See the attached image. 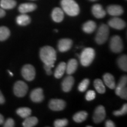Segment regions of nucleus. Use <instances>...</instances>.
I'll return each instance as SVG.
<instances>
[{"instance_id": "nucleus-2", "label": "nucleus", "mask_w": 127, "mask_h": 127, "mask_svg": "<svg viewBox=\"0 0 127 127\" xmlns=\"http://www.w3.org/2000/svg\"><path fill=\"white\" fill-rule=\"evenodd\" d=\"M61 5L63 11L71 17H75L79 13V5L74 0H61Z\"/></svg>"}, {"instance_id": "nucleus-15", "label": "nucleus", "mask_w": 127, "mask_h": 127, "mask_svg": "<svg viewBox=\"0 0 127 127\" xmlns=\"http://www.w3.org/2000/svg\"><path fill=\"white\" fill-rule=\"evenodd\" d=\"M107 12L113 17H118L123 14L124 9L121 6L118 5H111L107 7Z\"/></svg>"}, {"instance_id": "nucleus-24", "label": "nucleus", "mask_w": 127, "mask_h": 127, "mask_svg": "<svg viewBox=\"0 0 127 127\" xmlns=\"http://www.w3.org/2000/svg\"><path fill=\"white\" fill-rule=\"evenodd\" d=\"M88 117V113L85 111H81L74 114L72 118L74 121L77 123H81L85 121Z\"/></svg>"}, {"instance_id": "nucleus-7", "label": "nucleus", "mask_w": 127, "mask_h": 127, "mask_svg": "<svg viewBox=\"0 0 127 127\" xmlns=\"http://www.w3.org/2000/svg\"><path fill=\"white\" fill-rule=\"evenodd\" d=\"M28 90L27 84L22 81H18L14 84V93L18 97H23L27 94Z\"/></svg>"}, {"instance_id": "nucleus-13", "label": "nucleus", "mask_w": 127, "mask_h": 127, "mask_svg": "<svg viewBox=\"0 0 127 127\" xmlns=\"http://www.w3.org/2000/svg\"><path fill=\"white\" fill-rule=\"evenodd\" d=\"M72 41L71 39L64 38L60 39L58 44V50L61 52L68 51L72 47Z\"/></svg>"}, {"instance_id": "nucleus-23", "label": "nucleus", "mask_w": 127, "mask_h": 127, "mask_svg": "<svg viewBox=\"0 0 127 127\" xmlns=\"http://www.w3.org/2000/svg\"><path fill=\"white\" fill-rule=\"evenodd\" d=\"M16 21L18 25H21V26H25L31 23V18L26 14H22L21 15L17 17Z\"/></svg>"}, {"instance_id": "nucleus-25", "label": "nucleus", "mask_w": 127, "mask_h": 127, "mask_svg": "<svg viewBox=\"0 0 127 127\" xmlns=\"http://www.w3.org/2000/svg\"><path fill=\"white\" fill-rule=\"evenodd\" d=\"M17 5L15 0H1L0 6L1 8L5 9H10L14 8Z\"/></svg>"}, {"instance_id": "nucleus-10", "label": "nucleus", "mask_w": 127, "mask_h": 127, "mask_svg": "<svg viewBox=\"0 0 127 127\" xmlns=\"http://www.w3.org/2000/svg\"><path fill=\"white\" fill-rule=\"evenodd\" d=\"M66 103L63 99H52L49 102V107L52 111H59L65 108Z\"/></svg>"}, {"instance_id": "nucleus-5", "label": "nucleus", "mask_w": 127, "mask_h": 127, "mask_svg": "<svg viewBox=\"0 0 127 127\" xmlns=\"http://www.w3.org/2000/svg\"><path fill=\"white\" fill-rule=\"evenodd\" d=\"M127 77L126 75L121 78L117 87H115V94L123 99H127Z\"/></svg>"}, {"instance_id": "nucleus-41", "label": "nucleus", "mask_w": 127, "mask_h": 127, "mask_svg": "<svg viewBox=\"0 0 127 127\" xmlns=\"http://www.w3.org/2000/svg\"><path fill=\"white\" fill-rule=\"evenodd\" d=\"M8 72H9V75H10L11 76H13V74H12V72H11V71H8Z\"/></svg>"}, {"instance_id": "nucleus-21", "label": "nucleus", "mask_w": 127, "mask_h": 127, "mask_svg": "<svg viewBox=\"0 0 127 127\" xmlns=\"http://www.w3.org/2000/svg\"><path fill=\"white\" fill-rule=\"evenodd\" d=\"M96 28V23L93 21L90 20L84 23L82 25V30L87 34H91Z\"/></svg>"}, {"instance_id": "nucleus-8", "label": "nucleus", "mask_w": 127, "mask_h": 127, "mask_svg": "<svg viewBox=\"0 0 127 127\" xmlns=\"http://www.w3.org/2000/svg\"><path fill=\"white\" fill-rule=\"evenodd\" d=\"M21 74L25 80L31 81L35 77V69L32 65L26 64L22 68Z\"/></svg>"}, {"instance_id": "nucleus-39", "label": "nucleus", "mask_w": 127, "mask_h": 127, "mask_svg": "<svg viewBox=\"0 0 127 127\" xmlns=\"http://www.w3.org/2000/svg\"><path fill=\"white\" fill-rule=\"evenodd\" d=\"M5 15V12L4 9L1 8H0V18L4 17Z\"/></svg>"}, {"instance_id": "nucleus-31", "label": "nucleus", "mask_w": 127, "mask_h": 127, "mask_svg": "<svg viewBox=\"0 0 127 127\" xmlns=\"http://www.w3.org/2000/svg\"><path fill=\"white\" fill-rule=\"evenodd\" d=\"M89 84H90V80L88 79H84L82 80L78 85V90L80 92L85 91L88 88Z\"/></svg>"}, {"instance_id": "nucleus-37", "label": "nucleus", "mask_w": 127, "mask_h": 127, "mask_svg": "<svg viewBox=\"0 0 127 127\" xmlns=\"http://www.w3.org/2000/svg\"><path fill=\"white\" fill-rule=\"evenodd\" d=\"M105 126L106 127H115L116 125L114 123L113 121L108 120L105 122Z\"/></svg>"}, {"instance_id": "nucleus-42", "label": "nucleus", "mask_w": 127, "mask_h": 127, "mask_svg": "<svg viewBox=\"0 0 127 127\" xmlns=\"http://www.w3.org/2000/svg\"><path fill=\"white\" fill-rule=\"evenodd\" d=\"M90 1H97V0H90Z\"/></svg>"}, {"instance_id": "nucleus-43", "label": "nucleus", "mask_w": 127, "mask_h": 127, "mask_svg": "<svg viewBox=\"0 0 127 127\" xmlns=\"http://www.w3.org/2000/svg\"><path fill=\"white\" fill-rule=\"evenodd\" d=\"M54 31H55V32H58V30H57V29H56V30H55Z\"/></svg>"}, {"instance_id": "nucleus-11", "label": "nucleus", "mask_w": 127, "mask_h": 127, "mask_svg": "<svg viewBox=\"0 0 127 127\" xmlns=\"http://www.w3.org/2000/svg\"><path fill=\"white\" fill-rule=\"evenodd\" d=\"M108 25L109 27L114 28V29L121 30L124 29L125 27L126 23L122 19L115 17L109 21Z\"/></svg>"}, {"instance_id": "nucleus-4", "label": "nucleus", "mask_w": 127, "mask_h": 127, "mask_svg": "<svg viewBox=\"0 0 127 127\" xmlns=\"http://www.w3.org/2000/svg\"><path fill=\"white\" fill-rule=\"evenodd\" d=\"M109 34V29L108 26L106 24L101 25L95 36V39L96 43L99 45L104 44L108 38Z\"/></svg>"}, {"instance_id": "nucleus-3", "label": "nucleus", "mask_w": 127, "mask_h": 127, "mask_svg": "<svg viewBox=\"0 0 127 127\" xmlns=\"http://www.w3.org/2000/svg\"><path fill=\"white\" fill-rule=\"evenodd\" d=\"M95 57V50L92 48H86L81 52L79 56L80 63L82 66H88L93 63Z\"/></svg>"}, {"instance_id": "nucleus-30", "label": "nucleus", "mask_w": 127, "mask_h": 127, "mask_svg": "<svg viewBox=\"0 0 127 127\" xmlns=\"http://www.w3.org/2000/svg\"><path fill=\"white\" fill-rule=\"evenodd\" d=\"M10 35V31L6 27H0V41H5Z\"/></svg>"}, {"instance_id": "nucleus-35", "label": "nucleus", "mask_w": 127, "mask_h": 127, "mask_svg": "<svg viewBox=\"0 0 127 127\" xmlns=\"http://www.w3.org/2000/svg\"><path fill=\"white\" fill-rule=\"evenodd\" d=\"M15 126V123L13 119L8 118L5 122L4 127H14Z\"/></svg>"}, {"instance_id": "nucleus-33", "label": "nucleus", "mask_w": 127, "mask_h": 127, "mask_svg": "<svg viewBox=\"0 0 127 127\" xmlns=\"http://www.w3.org/2000/svg\"><path fill=\"white\" fill-rule=\"evenodd\" d=\"M127 112V104H125L123 105L122 108L118 111H114L113 114L115 116H121L126 114Z\"/></svg>"}, {"instance_id": "nucleus-17", "label": "nucleus", "mask_w": 127, "mask_h": 127, "mask_svg": "<svg viewBox=\"0 0 127 127\" xmlns=\"http://www.w3.org/2000/svg\"><path fill=\"white\" fill-rule=\"evenodd\" d=\"M92 12L96 18H102L106 15V11L100 4H95L92 7Z\"/></svg>"}, {"instance_id": "nucleus-32", "label": "nucleus", "mask_w": 127, "mask_h": 127, "mask_svg": "<svg viewBox=\"0 0 127 127\" xmlns=\"http://www.w3.org/2000/svg\"><path fill=\"white\" fill-rule=\"evenodd\" d=\"M68 121L66 119H58L56 120L54 123V125L55 127H64L68 125Z\"/></svg>"}, {"instance_id": "nucleus-9", "label": "nucleus", "mask_w": 127, "mask_h": 127, "mask_svg": "<svg viewBox=\"0 0 127 127\" xmlns=\"http://www.w3.org/2000/svg\"><path fill=\"white\" fill-rule=\"evenodd\" d=\"M106 116L105 109L104 106L99 105L95 109L93 121L95 124H99L104 120Z\"/></svg>"}, {"instance_id": "nucleus-40", "label": "nucleus", "mask_w": 127, "mask_h": 127, "mask_svg": "<svg viewBox=\"0 0 127 127\" xmlns=\"http://www.w3.org/2000/svg\"><path fill=\"white\" fill-rule=\"evenodd\" d=\"M4 117H3V116L1 115V114H0V125L4 123Z\"/></svg>"}, {"instance_id": "nucleus-22", "label": "nucleus", "mask_w": 127, "mask_h": 127, "mask_svg": "<svg viewBox=\"0 0 127 127\" xmlns=\"http://www.w3.org/2000/svg\"><path fill=\"white\" fill-rule=\"evenodd\" d=\"M66 70V63L61 62L58 65L54 72V77L57 79L61 78L64 74Z\"/></svg>"}, {"instance_id": "nucleus-27", "label": "nucleus", "mask_w": 127, "mask_h": 127, "mask_svg": "<svg viewBox=\"0 0 127 127\" xmlns=\"http://www.w3.org/2000/svg\"><path fill=\"white\" fill-rule=\"evenodd\" d=\"M94 85L96 90V91L99 94H104L106 91L105 87L104 82H103L101 79H95L94 82Z\"/></svg>"}, {"instance_id": "nucleus-16", "label": "nucleus", "mask_w": 127, "mask_h": 127, "mask_svg": "<svg viewBox=\"0 0 127 127\" xmlns=\"http://www.w3.org/2000/svg\"><path fill=\"white\" fill-rule=\"evenodd\" d=\"M52 20L55 23H61L64 18V14L63 10L60 8H55L51 14Z\"/></svg>"}, {"instance_id": "nucleus-6", "label": "nucleus", "mask_w": 127, "mask_h": 127, "mask_svg": "<svg viewBox=\"0 0 127 127\" xmlns=\"http://www.w3.org/2000/svg\"><path fill=\"white\" fill-rule=\"evenodd\" d=\"M109 48L114 53H120L123 51V42L120 36L114 35L111 38L109 42Z\"/></svg>"}, {"instance_id": "nucleus-38", "label": "nucleus", "mask_w": 127, "mask_h": 127, "mask_svg": "<svg viewBox=\"0 0 127 127\" xmlns=\"http://www.w3.org/2000/svg\"><path fill=\"white\" fill-rule=\"evenodd\" d=\"M5 102V98L4 95L1 93V91H0V104H2Z\"/></svg>"}, {"instance_id": "nucleus-12", "label": "nucleus", "mask_w": 127, "mask_h": 127, "mask_svg": "<svg viewBox=\"0 0 127 127\" xmlns=\"http://www.w3.org/2000/svg\"><path fill=\"white\" fill-rule=\"evenodd\" d=\"M30 98L34 102H41L44 99L43 90L42 88H38L32 90L30 94Z\"/></svg>"}, {"instance_id": "nucleus-14", "label": "nucleus", "mask_w": 127, "mask_h": 127, "mask_svg": "<svg viewBox=\"0 0 127 127\" xmlns=\"http://www.w3.org/2000/svg\"><path fill=\"white\" fill-rule=\"evenodd\" d=\"M74 84V79L72 76L69 75L64 79L62 82V89L64 92L68 93L72 89Z\"/></svg>"}, {"instance_id": "nucleus-19", "label": "nucleus", "mask_w": 127, "mask_h": 127, "mask_svg": "<svg viewBox=\"0 0 127 127\" xmlns=\"http://www.w3.org/2000/svg\"><path fill=\"white\" fill-rule=\"evenodd\" d=\"M36 8V5L33 3H24L19 6L18 10L21 14H26L32 12Z\"/></svg>"}, {"instance_id": "nucleus-18", "label": "nucleus", "mask_w": 127, "mask_h": 127, "mask_svg": "<svg viewBox=\"0 0 127 127\" xmlns=\"http://www.w3.org/2000/svg\"><path fill=\"white\" fill-rule=\"evenodd\" d=\"M105 84L110 89H115L116 87L115 81L114 76L110 73H105L103 76Z\"/></svg>"}, {"instance_id": "nucleus-20", "label": "nucleus", "mask_w": 127, "mask_h": 127, "mask_svg": "<svg viewBox=\"0 0 127 127\" xmlns=\"http://www.w3.org/2000/svg\"><path fill=\"white\" fill-rule=\"evenodd\" d=\"M78 68V62L75 59H71L66 64V72L68 75L74 74Z\"/></svg>"}, {"instance_id": "nucleus-26", "label": "nucleus", "mask_w": 127, "mask_h": 127, "mask_svg": "<svg viewBox=\"0 0 127 127\" xmlns=\"http://www.w3.org/2000/svg\"><path fill=\"white\" fill-rule=\"evenodd\" d=\"M38 118L35 117H28L25 118V120L23 123V125L24 127H33L38 124Z\"/></svg>"}, {"instance_id": "nucleus-28", "label": "nucleus", "mask_w": 127, "mask_h": 127, "mask_svg": "<svg viewBox=\"0 0 127 127\" xmlns=\"http://www.w3.org/2000/svg\"><path fill=\"white\" fill-rule=\"evenodd\" d=\"M17 114H18L19 116H20L21 118H26L28 117L31 115V109L27 107H22L20 108L17 109L16 111Z\"/></svg>"}, {"instance_id": "nucleus-36", "label": "nucleus", "mask_w": 127, "mask_h": 127, "mask_svg": "<svg viewBox=\"0 0 127 127\" xmlns=\"http://www.w3.org/2000/svg\"><path fill=\"white\" fill-rule=\"evenodd\" d=\"M54 65H44V69L47 72L48 75H51L52 74V68L54 67Z\"/></svg>"}, {"instance_id": "nucleus-29", "label": "nucleus", "mask_w": 127, "mask_h": 127, "mask_svg": "<svg viewBox=\"0 0 127 127\" xmlns=\"http://www.w3.org/2000/svg\"><path fill=\"white\" fill-rule=\"evenodd\" d=\"M117 64L119 68L124 71H127V55H121L117 60Z\"/></svg>"}, {"instance_id": "nucleus-1", "label": "nucleus", "mask_w": 127, "mask_h": 127, "mask_svg": "<svg viewBox=\"0 0 127 127\" xmlns=\"http://www.w3.org/2000/svg\"><path fill=\"white\" fill-rule=\"evenodd\" d=\"M39 57L44 65H54L57 60L56 51L50 46H45L40 50Z\"/></svg>"}, {"instance_id": "nucleus-34", "label": "nucleus", "mask_w": 127, "mask_h": 127, "mask_svg": "<svg viewBox=\"0 0 127 127\" xmlns=\"http://www.w3.org/2000/svg\"><path fill=\"white\" fill-rule=\"evenodd\" d=\"M95 96H96V94L95 91L93 90H89L87 92L85 95V99L88 101H91L95 99Z\"/></svg>"}]
</instances>
